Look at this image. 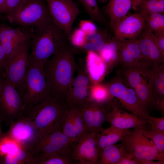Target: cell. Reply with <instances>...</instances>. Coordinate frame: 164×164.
I'll return each mask as SVG.
<instances>
[{"mask_svg": "<svg viewBox=\"0 0 164 164\" xmlns=\"http://www.w3.org/2000/svg\"><path fill=\"white\" fill-rule=\"evenodd\" d=\"M68 40L43 65L52 96L65 101L70 84L77 70L75 52Z\"/></svg>", "mask_w": 164, "mask_h": 164, "instance_id": "1", "label": "cell"}, {"mask_svg": "<svg viewBox=\"0 0 164 164\" xmlns=\"http://www.w3.org/2000/svg\"><path fill=\"white\" fill-rule=\"evenodd\" d=\"M69 109L65 101L52 97L37 104L25 107L24 116L33 124L39 137L62 131Z\"/></svg>", "mask_w": 164, "mask_h": 164, "instance_id": "2", "label": "cell"}, {"mask_svg": "<svg viewBox=\"0 0 164 164\" xmlns=\"http://www.w3.org/2000/svg\"><path fill=\"white\" fill-rule=\"evenodd\" d=\"M35 28V32L29 42V63L43 66L68 40L64 31L52 20Z\"/></svg>", "mask_w": 164, "mask_h": 164, "instance_id": "3", "label": "cell"}, {"mask_svg": "<svg viewBox=\"0 0 164 164\" xmlns=\"http://www.w3.org/2000/svg\"><path fill=\"white\" fill-rule=\"evenodd\" d=\"M15 87L25 107L37 104L53 97L42 65L29 63L24 78Z\"/></svg>", "mask_w": 164, "mask_h": 164, "instance_id": "4", "label": "cell"}, {"mask_svg": "<svg viewBox=\"0 0 164 164\" xmlns=\"http://www.w3.org/2000/svg\"><path fill=\"white\" fill-rule=\"evenodd\" d=\"M143 130L133 129L118 144L125 154L133 157L141 164L147 161L164 160V153L159 150L151 140L144 135Z\"/></svg>", "mask_w": 164, "mask_h": 164, "instance_id": "5", "label": "cell"}, {"mask_svg": "<svg viewBox=\"0 0 164 164\" xmlns=\"http://www.w3.org/2000/svg\"><path fill=\"white\" fill-rule=\"evenodd\" d=\"M77 140L69 137L61 131H57L38 137L29 151L35 157L37 164L39 160L51 155H69Z\"/></svg>", "mask_w": 164, "mask_h": 164, "instance_id": "6", "label": "cell"}, {"mask_svg": "<svg viewBox=\"0 0 164 164\" xmlns=\"http://www.w3.org/2000/svg\"><path fill=\"white\" fill-rule=\"evenodd\" d=\"M52 20L48 6L43 0H22L13 16V23L23 26L35 27Z\"/></svg>", "mask_w": 164, "mask_h": 164, "instance_id": "7", "label": "cell"}, {"mask_svg": "<svg viewBox=\"0 0 164 164\" xmlns=\"http://www.w3.org/2000/svg\"><path fill=\"white\" fill-rule=\"evenodd\" d=\"M138 40L141 54V74L149 78L153 69L164 63V57L159 49L153 33L143 29Z\"/></svg>", "mask_w": 164, "mask_h": 164, "instance_id": "8", "label": "cell"}, {"mask_svg": "<svg viewBox=\"0 0 164 164\" xmlns=\"http://www.w3.org/2000/svg\"><path fill=\"white\" fill-rule=\"evenodd\" d=\"M77 73L69 85L65 103L69 109L77 106L89 99L93 84L89 78L85 63L82 58L77 64Z\"/></svg>", "mask_w": 164, "mask_h": 164, "instance_id": "9", "label": "cell"}, {"mask_svg": "<svg viewBox=\"0 0 164 164\" xmlns=\"http://www.w3.org/2000/svg\"><path fill=\"white\" fill-rule=\"evenodd\" d=\"M52 20L63 29L70 42L73 22L80 13L77 5L73 0H45Z\"/></svg>", "mask_w": 164, "mask_h": 164, "instance_id": "10", "label": "cell"}, {"mask_svg": "<svg viewBox=\"0 0 164 164\" xmlns=\"http://www.w3.org/2000/svg\"><path fill=\"white\" fill-rule=\"evenodd\" d=\"M25 106L15 87L5 79L0 90V114L7 125L24 116Z\"/></svg>", "mask_w": 164, "mask_h": 164, "instance_id": "11", "label": "cell"}, {"mask_svg": "<svg viewBox=\"0 0 164 164\" xmlns=\"http://www.w3.org/2000/svg\"><path fill=\"white\" fill-rule=\"evenodd\" d=\"M106 84L111 95L119 100L121 107L146 122L149 115L147 109L133 88L127 87L119 79L113 80Z\"/></svg>", "mask_w": 164, "mask_h": 164, "instance_id": "12", "label": "cell"}, {"mask_svg": "<svg viewBox=\"0 0 164 164\" xmlns=\"http://www.w3.org/2000/svg\"><path fill=\"white\" fill-rule=\"evenodd\" d=\"M114 101V99L108 103L100 104L89 99L76 106L79 109L88 132H93L97 136L100 134Z\"/></svg>", "mask_w": 164, "mask_h": 164, "instance_id": "13", "label": "cell"}, {"mask_svg": "<svg viewBox=\"0 0 164 164\" xmlns=\"http://www.w3.org/2000/svg\"><path fill=\"white\" fill-rule=\"evenodd\" d=\"M97 136L95 133L88 132L78 138L69 155L74 164H98Z\"/></svg>", "mask_w": 164, "mask_h": 164, "instance_id": "14", "label": "cell"}, {"mask_svg": "<svg viewBox=\"0 0 164 164\" xmlns=\"http://www.w3.org/2000/svg\"><path fill=\"white\" fill-rule=\"evenodd\" d=\"M4 136L15 142L19 146L29 151L39 137L36 128L27 117L23 116L13 121Z\"/></svg>", "mask_w": 164, "mask_h": 164, "instance_id": "15", "label": "cell"}, {"mask_svg": "<svg viewBox=\"0 0 164 164\" xmlns=\"http://www.w3.org/2000/svg\"><path fill=\"white\" fill-rule=\"evenodd\" d=\"M29 40L21 44L5 67L6 79L15 87L24 78L29 66Z\"/></svg>", "mask_w": 164, "mask_h": 164, "instance_id": "16", "label": "cell"}, {"mask_svg": "<svg viewBox=\"0 0 164 164\" xmlns=\"http://www.w3.org/2000/svg\"><path fill=\"white\" fill-rule=\"evenodd\" d=\"M144 13L138 12L122 18L115 26L113 30L117 40L137 39L143 28Z\"/></svg>", "mask_w": 164, "mask_h": 164, "instance_id": "17", "label": "cell"}, {"mask_svg": "<svg viewBox=\"0 0 164 164\" xmlns=\"http://www.w3.org/2000/svg\"><path fill=\"white\" fill-rule=\"evenodd\" d=\"M106 121L121 129L140 128L147 130V123L144 120L122 109L115 101L108 114Z\"/></svg>", "mask_w": 164, "mask_h": 164, "instance_id": "18", "label": "cell"}, {"mask_svg": "<svg viewBox=\"0 0 164 164\" xmlns=\"http://www.w3.org/2000/svg\"><path fill=\"white\" fill-rule=\"evenodd\" d=\"M118 41L119 45V63L122 67L135 68L139 72L142 56L138 39Z\"/></svg>", "mask_w": 164, "mask_h": 164, "instance_id": "19", "label": "cell"}, {"mask_svg": "<svg viewBox=\"0 0 164 164\" xmlns=\"http://www.w3.org/2000/svg\"><path fill=\"white\" fill-rule=\"evenodd\" d=\"M142 0H109L103 9L109 18L111 29L113 30L117 22Z\"/></svg>", "mask_w": 164, "mask_h": 164, "instance_id": "20", "label": "cell"}, {"mask_svg": "<svg viewBox=\"0 0 164 164\" xmlns=\"http://www.w3.org/2000/svg\"><path fill=\"white\" fill-rule=\"evenodd\" d=\"M87 53L85 64L90 80L94 84L101 83L107 74L106 65L97 53Z\"/></svg>", "mask_w": 164, "mask_h": 164, "instance_id": "21", "label": "cell"}, {"mask_svg": "<svg viewBox=\"0 0 164 164\" xmlns=\"http://www.w3.org/2000/svg\"><path fill=\"white\" fill-rule=\"evenodd\" d=\"M131 132L129 129H121L112 125L110 127L103 128L97 138L99 151L106 146L121 141Z\"/></svg>", "mask_w": 164, "mask_h": 164, "instance_id": "22", "label": "cell"}, {"mask_svg": "<svg viewBox=\"0 0 164 164\" xmlns=\"http://www.w3.org/2000/svg\"><path fill=\"white\" fill-rule=\"evenodd\" d=\"M118 41L113 37L97 53L104 63L107 73L119 63Z\"/></svg>", "mask_w": 164, "mask_h": 164, "instance_id": "23", "label": "cell"}, {"mask_svg": "<svg viewBox=\"0 0 164 164\" xmlns=\"http://www.w3.org/2000/svg\"><path fill=\"white\" fill-rule=\"evenodd\" d=\"M36 164V159L29 150L18 146L3 156L2 164Z\"/></svg>", "mask_w": 164, "mask_h": 164, "instance_id": "24", "label": "cell"}, {"mask_svg": "<svg viewBox=\"0 0 164 164\" xmlns=\"http://www.w3.org/2000/svg\"><path fill=\"white\" fill-rule=\"evenodd\" d=\"M33 34L24 32L19 28H13L3 24L0 26V43L2 44L15 41L30 40Z\"/></svg>", "mask_w": 164, "mask_h": 164, "instance_id": "25", "label": "cell"}, {"mask_svg": "<svg viewBox=\"0 0 164 164\" xmlns=\"http://www.w3.org/2000/svg\"><path fill=\"white\" fill-rule=\"evenodd\" d=\"M124 155L118 144L106 146L99 151L98 164H118Z\"/></svg>", "mask_w": 164, "mask_h": 164, "instance_id": "26", "label": "cell"}, {"mask_svg": "<svg viewBox=\"0 0 164 164\" xmlns=\"http://www.w3.org/2000/svg\"><path fill=\"white\" fill-rule=\"evenodd\" d=\"M114 99V97L110 93L106 83L92 84L89 100L97 104H103L108 103Z\"/></svg>", "mask_w": 164, "mask_h": 164, "instance_id": "27", "label": "cell"}, {"mask_svg": "<svg viewBox=\"0 0 164 164\" xmlns=\"http://www.w3.org/2000/svg\"><path fill=\"white\" fill-rule=\"evenodd\" d=\"M144 13L143 29L152 32L164 33V15L157 13Z\"/></svg>", "mask_w": 164, "mask_h": 164, "instance_id": "28", "label": "cell"}, {"mask_svg": "<svg viewBox=\"0 0 164 164\" xmlns=\"http://www.w3.org/2000/svg\"><path fill=\"white\" fill-rule=\"evenodd\" d=\"M82 5L92 21L104 24L107 20L100 11L97 0H77Z\"/></svg>", "mask_w": 164, "mask_h": 164, "instance_id": "29", "label": "cell"}, {"mask_svg": "<svg viewBox=\"0 0 164 164\" xmlns=\"http://www.w3.org/2000/svg\"><path fill=\"white\" fill-rule=\"evenodd\" d=\"M137 12L145 13H164V0H143L134 8Z\"/></svg>", "mask_w": 164, "mask_h": 164, "instance_id": "30", "label": "cell"}, {"mask_svg": "<svg viewBox=\"0 0 164 164\" xmlns=\"http://www.w3.org/2000/svg\"><path fill=\"white\" fill-rule=\"evenodd\" d=\"M121 74L124 81L133 89L138 84L145 81L137 69L130 67H122Z\"/></svg>", "mask_w": 164, "mask_h": 164, "instance_id": "31", "label": "cell"}, {"mask_svg": "<svg viewBox=\"0 0 164 164\" xmlns=\"http://www.w3.org/2000/svg\"><path fill=\"white\" fill-rule=\"evenodd\" d=\"M72 114V123L74 138H79L88 132L85 127L82 114L77 107L71 108Z\"/></svg>", "mask_w": 164, "mask_h": 164, "instance_id": "32", "label": "cell"}, {"mask_svg": "<svg viewBox=\"0 0 164 164\" xmlns=\"http://www.w3.org/2000/svg\"><path fill=\"white\" fill-rule=\"evenodd\" d=\"M134 89L137 97L147 109L149 106L152 105L151 87L146 81L137 85Z\"/></svg>", "mask_w": 164, "mask_h": 164, "instance_id": "33", "label": "cell"}, {"mask_svg": "<svg viewBox=\"0 0 164 164\" xmlns=\"http://www.w3.org/2000/svg\"><path fill=\"white\" fill-rule=\"evenodd\" d=\"M143 131L144 135L151 139L159 150L164 153V132L152 129Z\"/></svg>", "mask_w": 164, "mask_h": 164, "instance_id": "34", "label": "cell"}, {"mask_svg": "<svg viewBox=\"0 0 164 164\" xmlns=\"http://www.w3.org/2000/svg\"><path fill=\"white\" fill-rule=\"evenodd\" d=\"M69 155L55 154L48 156L38 161L37 164H73Z\"/></svg>", "mask_w": 164, "mask_h": 164, "instance_id": "35", "label": "cell"}, {"mask_svg": "<svg viewBox=\"0 0 164 164\" xmlns=\"http://www.w3.org/2000/svg\"><path fill=\"white\" fill-rule=\"evenodd\" d=\"M149 82L152 90V101L164 98V81L156 77H152L149 79Z\"/></svg>", "mask_w": 164, "mask_h": 164, "instance_id": "36", "label": "cell"}, {"mask_svg": "<svg viewBox=\"0 0 164 164\" xmlns=\"http://www.w3.org/2000/svg\"><path fill=\"white\" fill-rule=\"evenodd\" d=\"M87 35L80 28L75 29L72 32L70 42L74 48H80L87 42Z\"/></svg>", "mask_w": 164, "mask_h": 164, "instance_id": "37", "label": "cell"}, {"mask_svg": "<svg viewBox=\"0 0 164 164\" xmlns=\"http://www.w3.org/2000/svg\"><path fill=\"white\" fill-rule=\"evenodd\" d=\"M18 146L15 142L3 136L0 141V155L3 156L12 152Z\"/></svg>", "mask_w": 164, "mask_h": 164, "instance_id": "38", "label": "cell"}, {"mask_svg": "<svg viewBox=\"0 0 164 164\" xmlns=\"http://www.w3.org/2000/svg\"><path fill=\"white\" fill-rule=\"evenodd\" d=\"M111 38L107 29L97 30L94 33L87 35V42H96L103 40H109Z\"/></svg>", "mask_w": 164, "mask_h": 164, "instance_id": "39", "label": "cell"}, {"mask_svg": "<svg viewBox=\"0 0 164 164\" xmlns=\"http://www.w3.org/2000/svg\"><path fill=\"white\" fill-rule=\"evenodd\" d=\"M22 0H5V14L9 22L13 23V16L15 10Z\"/></svg>", "mask_w": 164, "mask_h": 164, "instance_id": "40", "label": "cell"}, {"mask_svg": "<svg viewBox=\"0 0 164 164\" xmlns=\"http://www.w3.org/2000/svg\"><path fill=\"white\" fill-rule=\"evenodd\" d=\"M151 127V129L164 132V118H158L149 115L146 121Z\"/></svg>", "mask_w": 164, "mask_h": 164, "instance_id": "41", "label": "cell"}, {"mask_svg": "<svg viewBox=\"0 0 164 164\" xmlns=\"http://www.w3.org/2000/svg\"><path fill=\"white\" fill-rule=\"evenodd\" d=\"M79 26L87 35L94 33L97 30L95 25L90 20H80Z\"/></svg>", "mask_w": 164, "mask_h": 164, "instance_id": "42", "label": "cell"}, {"mask_svg": "<svg viewBox=\"0 0 164 164\" xmlns=\"http://www.w3.org/2000/svg\"><path fill=\"white\" fill-rule=\"evenodd\" d=\"M154 34L158 47L164 57V33L155 32Z\"/></svg>", "mask_w": 164, "mask_h": 164, "instance_id": "43", "label": "cell"}, {"mask_svg": "<svg viewBox=\"0 0 164 164\" xmlns=\"http://www.w3.org/2000/svg\"><path fill=\"white\" fill-rule=\"evenodd\" d=\"M156 77L164 81V63L159 65L153 69L151 77Z\"/></svg>", "mask_w": 164, "mask_h": 164, "instance_id": "44", "label": "cell"}, {"mask_svg": "<svg viewBox=\"0 0 164 164\" xmlns=\"http://www.w3.org/2000/svg\"><path fill=\"white\" fill-rule=\"evenodd\" d=\"M6 66V61L5 53L0 43V74L5 77Z\"/></svg>", "mask_w": 164, "mask_h": 164, "instance_id": "45", "label": "cell"}, {"mask_svg": "<svg viewBox=\"0 0 164 164\" xmlns=\"http://www.w3.org/2000/svg\"><path fill=\"white\" fill-rule=\"evenodd\" d=\"M141 162L132 156L125 154L118 164H141Z\"/></svg>", "mask_w": 164, "mask_h": 164, "instance_id": "46", "label": "cell"}, {"mask_svg": "<svg viewBox=\"0 0 164 164\" xmlns=\"http://www.w3.org/2000/svg\"><path fill=\"white\" fill-rule=\"evenodd\" d=\"M152 104L158 110L164 113V98L158 99L153 101Z\"/></svg>", "mask_w": 164, "mask_h": 164, "instance_id": "47", "label": "cell"}, {"mask_svg": "<svg viewBox=\"0 0 164 164\" xmlns=\"http://www.w3.org/2000/svg\"><path fill=\"white\" fill-rule=\"evenodd\" d=\"M164 160H158L157 162H154L153 161H147L142 162V164H164Z\"/></svg>", "mask_w": 164, "mask_h": 164, "instance_id": "48", "label": "cell"}, {"mask_svg": "<svg viewBox=\"0 0 164 164\" xmlns=\"http://www.w3.org/2000/svg\"><path fill=\"white\" fill-rule=\"evenodd\" d=\"M5 0H0V13H5Z\"/></svg>", "mask_w": 164, "mask_h": 164, "instance_id": "49", "label": "cell"}, {"mask_svg": "<svg viewBox=\"0 0 164 164\" xmlns=\"http://www.w3.org/2000/svg\"><path fill=\"white\" fill-rule=\"evenodd\" d=\"M4 121V119L2 115L0 114V136L3 135L4 133L2 130V124Z\"/></svg>", "mask_w": 164, "mask_h": 164, "instance_id": "50", "label": "cell"}, {"mask_svg": "<svg viewBox=\"0 0 164 164\" xmlns=\"http://www.w3.org/2000/svg\"><path fill=\"white\" fill-rule=\"evenodd\" d=\"M5 79L6 78L5 76L0 74V90L2 84Z\"/></svg>", "mask_w": 164, "mask_h": 164, "instance_id": "51", "label": "cell"}, {"mask_svg": "<svg viewBox=\"0 0 164 164\" xmlns=\"http://www.w3.org/2000/svg\"><path fill=\"white\" fill-rule=\"evenodd\" d=\"M3 156L0 155V164H2Z\"/></svg>", "mask_w": 164, "mask_h": 164, "instance_id": "52", "label": "cell"}, {"mask_svg": "<svg viewBox=\"0 0 164 164\" xmlns=\"http://www.w3.org/2000/svg\"><path fill=\"white\" fill-rule=\"evenodd\" d=\"M106 0H98V1L99 2H105L106 1Z\"/></svg>", "mask_w": 164, "mask_h": 164, "instance_id": "53", "label": "cell"}, {"mask_svg": "<svg viewBox=\"0 0 164 164\" xmlns=\"http://www.w3.org/2000/svg\"><path fill=\"white\" fill-rule=\"evenodd\" d=\"M4 136V135H1L0 136V141L1 140V139Z\"/></svg>", "mask_w": 164, "mask_h": 164, "instance_id": "54", "label": "cell"}, {"mask_svg": "<svg viewBox=\"0 0 164 164\" xmlns=\"http://www.w3.org/2000/svg\"><path fill=\"white\" fill-rule=\"evenodd\" d=\"M1 13H0V15H1Z\"/></svg>", "mask_w": 164, "mask_h": 164, "instance_id": "55", "label": "cell"}, {"mask_svg": "<svg viewBox=\"0 0 164 164\" xmlns=\"http://www.w3.org/2000/svg\"></svg>", "mask_w": 164, "mask_h": 164, "instance_id": "56", "label": "cell"}]
</instances>
